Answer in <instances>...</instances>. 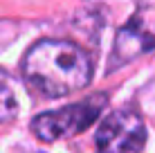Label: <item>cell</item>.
<instances>
[{"label": "cell", "mask_w": 155, "mask_h": 153, "mask_svg": "<svg viewBox=\"0 0 155 153\" xmlns=\"http://www.w3.org/2000/svg\"><path fill=\"white\" fill-rule=\"evenodd\" d=\"M18 113V99L12 88L9 77L0 70V122H7Z\"/></svg>", "instance_id": "obj_5"}, {"label": "cell", "mask_w": 155, "mask_h": 153, "mask_svg": "<svg viewBox=\"0 0 155 153\" xmlns=\"http://www.w3.org/2000/svg\"><path fill=\"white\" fill-rule=\"evenodd\" d=\"M23 75L31 90L47 99L83 90L92 79L88 52L70 41H41L25 54Z\"/></svg>", "instance_id": "obj_1"}, {"label": "cell", "mask_w": 155, "mask_h": 153, "mask_svg": "<svg viewBox=\"0 0 155 153\" xmlns=\"http://www.w3.org/2000/svg\"><path fill=\"white\" fill-rule=\"evenodd\" d=\"M155 50V5H144L135 9L133 16L115 36L113 68L130 63Z\"/></svg>", "instance_id": "obj_4"}, {"label": "cell", "mask_w": 155, "mask_h": 153, "mask_svg": "<svg viewBox=\"0 0 155 153\" xmlns=\"http://www.w3.org/2000/svg\"><path fill=\"white\" fill-rule=\"evenodd\" d=\"M106 101H108L106 95H94L85 101L70 104L65 108L50 110V113H41L31 122V131L41 142H58L79 135L97 122L101 110L106 108Z\"/></svg>", "instance_id": "obj_2"}, {"label": "cell", "mask_w": 155, "mask_h": 153, "mask_svg": "<svg viewBox=\"0 0 155 153\" xmlns=\"http://www.w3.org/2000/svg\"><path fill=\"white\" fill-rule=\"evenodd\" d=\"M94 144L97 153H142L146 126L135 110H115L101 122Z\"/></svg>", "instance_id": "obj_3"}]
</instances>
